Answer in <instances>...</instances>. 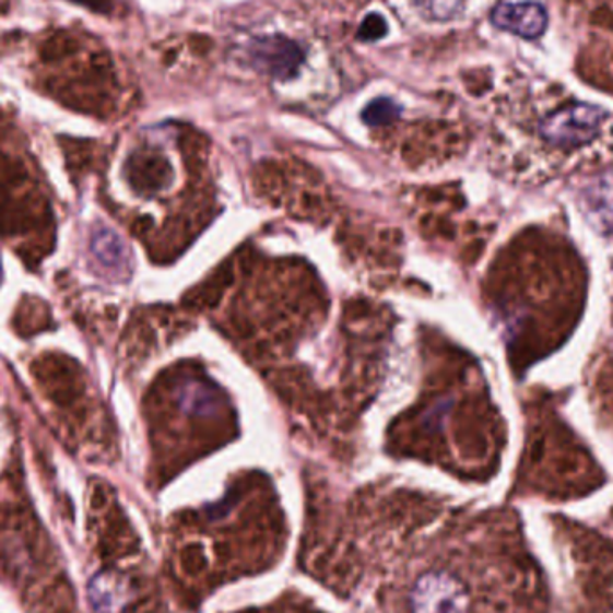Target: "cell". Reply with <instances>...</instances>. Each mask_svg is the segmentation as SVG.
I'll use <instances>...</instances> for the list:
<instances>
[{
	"instance_id": "6da1fadb",
	"label": "cell",
	"mask_w": 613,
	"mask_h": 613,
	"mask_svg": "<svg viewBox=\"0 0 613 613\" xmlns=\"http://www.w3.org/2000/svg\"><path fill=\"white\" fill-rule=\"evenodd\" d=\"M604 110L587 103H570L549 114L540 122L539 133L558 150H578L598 139L603 128Z\"/></svg>"
},
{
	"instance_id": "7a4b0ae2",
	"label": "cell",
	"mask_w": 613,
	"mask_h": 613,
	"mask_svg": "<svg viewBox=\"0 0 613 613\" xmlns=\"http://www.w3.org/2000/svg\"><path fill=\"white\" fill-rule=\"evenodd\" d=\"M469 606L464 585L444 570L424 574L411 590L413 613H469Z\"/></svg>"
},
{
	"instance_id": "3957f363",
	"label": "cell",
	"mask_w": 613,
	"mask_h": 613,
	"mask_svg": "<svg viewBox=\"0 0 613 613\" xmlns=\"http://www.w3.org/2000/svg\"><path fill=\"white\" fill-rule=\"evenodd\" d=\"M250 66L259 74L276 81H290L298 74L304 66V49L287 36H257L248 44Z\"/></svg>"
},
{
	"instance_id": "277c9868",
	"label": "cell",
	"mask_w": 613,
	"mask_h": 613,
	"mask_svg": "<svg viewBox=\"0 0 613 613\" xmlns=\"http://www.w3.org/2000/svg\"><path fill=\"white\" fill-rule=\"evenodd\" d=\"M38 382L46 389L52 402L69 405L80 399L83 393V380L80 379V369L72 361L58 355H50L49 359L38 361Z\"/></svg>"
},
{
	"instance_id": "5b68a950",
	"label": "cell",
	"mask_w": 613,
	"mask_h": 613,
	"mask_svg": "<svg viewBox=\"0 0 613 613\" xmlns=\"http://www.w3.org/2000/svg\"><path fill=\"white\" fill-rule=\"evenodd\" d=\"M135 598V589L126 574L103 570L89 583V599L97 613H125Z\"/></svg>"
},
{
	"instance_id": "8992f818",
	"label": "cell",
	"mask_w": 613,
	"mask_h": 613,
	"mask_svg": "<svg viewBox=\"0 0 613 613\" xmlns=\"http://www.w3.org/2000/svg\"><path fill=\"white\" fill-rule=\"evenodd\" d=\"M492 22L499 30L534 40L544 35L547 27V13L537 2H517V4L504 2L492 11Z\"/></svg>"
},
{
	"instance_id": "52a82bcc",
	"label": "cell",
	"mask_w": 613,
	"mask_h": 613,
	"mask_svg": "<svg viewBox=\"0 0 613 613\" xmlns=\"http://www.w3.org/2000/svg\"><path fill=\"white\" fill-rule=\"evenodd\" d=\"M128 180L140 192H151L164 185L165 162L155 155H133L128 162Z\"/></svg>"
},
{
	"instance_id": "ba28073f",
	"label": "cell",
	"mask_w": 613,
	"mask_h": 613,
	"mask_svg": "<svg viewBox=\"0 0 613 613\" xmlns=\"http://www.w3.org/2000/svg\"><path fill=\"white\" fill-rule=\"evenodd\" d=\"M92 254L106 268H117L125 262V245L119 235L108 228H101L92 237Z\"/></svg>"
},
{
	"instance_id": "9c48e42d",
	"label": "cell",
	"mask_w": 613,
	"mask_h": 613,
	"mask_svg": "<svg viewBox=\"0 0 613 613\" xmlns=\"http://www.w3.org/2000/svg\"><path fill=\"white\" fill-rule=\"evenodd\" d=\"M420 15L431 22H450L461 15L467 0H413Z\"/></svg>"
},
{
	"instance_id": "30bf717a",
	"label": "cell",
	"mask_w": 613,
	"mask_h": 613,
	"mask_svg": "<svg viewBox=\"0 0 613 613\" xmlns=\"http://www.w3.org/2000/svg\"><path fill=\"white\" fill-rule=\"evenodd\" d=\"M399 117L400 106L393 99H389V97L372 101L366 106V110L363 111V120L369 126L391 125Z\"/></svg>"
},
{
	"instance_id": "8fae6325",
	"label": "cell",
	"mask_w": 613,
	"mask_h": 613,
	"mask_svg": "<svg viewBox=\"0 0 613 613\" xmlns=\"http://www.w3.org/2000/svg\"><path fill=\"white\" fill-rule=\"evenodd\" d=\"M388 35V22L380 13H369L363 22H361L357 38L366 44L380 40Z\"/></svg>"
},
{
	"instance_id": "7c38bea8",
	"label": "cell",
	"mask_w": 613,
	"mask_h": 613,
	"mask_svg": "<svg viewBox=\"0 0 613 613\" xmlns=\"http://www.w3.org/2000/svg\"><path fill=\"white\" fill-rule=\"evenodd\" d=\"M75 4L86 5L94 11H108L110 10L111 0H72Z\"/></svg>"
},
{
	"instance_id": "4fadbf2b",
	"label": "cell",
	"mask_w": 613,
	"mask_h": 613,
	"mask_svg": "<svg viewBox=\"0 0 613 613\" xmlns=\"http://www.w3.org/2000/svg\"><path fill=\"white\" fill-rule=\"evenodd\" d=\"M0 282H2V260H0Z\"/></svg>"
}]
</instances>
